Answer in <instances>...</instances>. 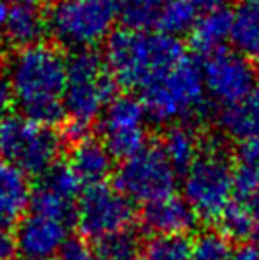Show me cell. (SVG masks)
Wrapping results in <instances>:
<instances>
[{
	"label": "cell",
	"mask_w": 259,
	"mask_h": 260,
	"mask_svg": "<svg viewBox=\"0 0 259 260\" xmlns=\"http://www.w3.org/2000/svg\"><path fill=\"white\" fill-rule=\"evenodd\" d=\"M66 66L68 58L43 43L13 53L6 76L20 115L50 127L63 122Z\"/></svg>",
	"instance_id": "1"
},
{
	"label": "cell",
	"mask_w": 259,
	"mask_h": 260,
	"mask_svg": "<svg viewBox=\"0 0 259 260\" xmlns=\"http://www.w3.org/2000/svg\"><path fill=\"white\" fill-rule=\"evenodd\" d=\"M185 57L178 38L158 30L119 28L105 45V60L116 83L142 90Z\"/></svg>",
	"instance_id": "2"
},
{
	"label": "cell",
	"mask_w": 259,
	"mask_h": 260,
	"mask_svg": "<svg viewBox=\"0 0 259 260\" xmlns=\"http://www.w3.org/2000/svg\"><path fill=\"white\" fill-rule=\"evenodd\" d=\"M116 83L105 57L94 50L75 52L66 66L64 112L69 120L66 137L73 144L87 137V131L101 119L116 98Z\"/></svg>",
	"instance_id": "3"
},
{
	"label": "cell",
	"mask_w": 259,
	"mask_h": 260,
	"mask_svg": "<svg viewBox=\"0 0 259 260\" xmlns=\"http://www.w3.org/2000/svg\"><path fill=\"white\" fill-rule=\"evenodd\" d=\"M148 117L160 124H187L199 117L206 106L200 64L185 55L176 66L140 90Z\"/></svg>",
	"instance_id": "4"
},
{
	"label": "cell",
	"mask_w": 259,
	"mask_h": 260,
	"mask_svg": "<svg viewBox=\"0 0 259 260\" xmlns=\"http://www.w3.org/2000/svg\"><path fill=\"white\" fill-rule=\"evenodd\" d=\"M236 195L235 163L217 142L203 145L200 154L185 170L183 199L197 218L220 219Z\"/></svg>",
	"instance_id": "5"
},
{
	"label": "cell",
	"mask_w": 259,
	"mask_h": 260,
	"mask_svg": "<svg viewBox=\"0 0 259 260\" xmlns=\"http://www.w3.org/2000/svg\"><path fill=\"white\" fill-rule=\"evenodd\" d=\"M118 21L119 0H63L46 14L48 34L73 53L107 43Z\"/></svg>",
	"instance_id": "6"
},
{
	"label": "cell",
	"mask_w": 259,
	"mask_h": 260,
	"mask_svg": "<svg viewBox=\"0 0 259 260\" xmlns=\"http://www.w3.org/2000/svg\"><path fill=\"white\" fill-rule=\"evenodd\" d=\"M64 138L55 127L43 126L23 115L0 117V159L25 175H38L59 163Z\"/></svg>",
	"instance_id": "7"
},
{
	"label": "cell",
	"mask_w": 259,
	"mask_h": 260,
	"mask_svg": "<svg viewBox=\"0 0 259 260\" xmlns=\"http://www.w3.org/2000/svg\"><path fill=\"white\" fill-rule=\"evenodd\" d=\"M116 188L131 204H153L176 195L178 170L167 159L160 145H148L140 152L123 161L116 172Z\"/></svg>",
	"instance_id": "8"
},
{
	"label": "cell",
	"mask_w": 259,
	"mask_h": 260,
	"mask_svg": "<svg viewBox=\"0 0 259 260\" xmlns=\"http://www.w3.org/2000/svg\"><path fill=\"white\" fill-rule=\"evenodd\" d=\"M133 221V204L107 184L91 186L76 200L75 223L83 239L101 241L108 236L130 230Z\"/></svg>",
	"instance_id": "9"
},
{
	"label": "cell",
	"mask_w": 259,
	"mask_h": 260,
	"mask_svg": "<svg viewBox=\"0 0 259 260\" xmlns=\"http://www.w3.org/2000/svg\"><path fill=\"white\" fill-rule=\"evenodd\" d=\"M148 112L140 98L116 96L100 119L101 142L114 159L126 161L148 147Z\"/></svg>",
	"instance_id": "10"
},
{
	"label": "cell",
	"mask_w": 259,
	"mask_h": 260,
	"mask_svg": "<svg viewBox=\"0 0 259 260\" xmlns=\"http://www.w3.org/2000/svg\"><path fill=\"white\" fill-rule=\"evenodd\" d=\"M200 71L208 98L215 100L222 108L240 103L259 82L250 58L229 48L206 55Z\"/></svg>",
	"instance_id": "11"
},
{
	"label": "cell",
	"mask_w": 259,
	"mask_h": 260,
	"mask_svg": "<svg viewBox=\"0 0 259 260\" xmlns=\"http://www.w3.org/2000/svg\"><path fill=\"white\" fill-rule=\"evenodd\" d=\"M68 232V223L31 212L14 230L16 251L21 260H52L69 239Z\"/></svg>",
	"instance_id": "12"
},
{
	"label": "cell",
	"mask_w": 259,
	"mask_h": 260,
	"mask_svg": "<svg viewBox=\"0 0 259 260\" xmlns=\"http://www.w3.org/2000/svg\"><path fill=\"white\" fill-rule=\"evenodd\" d=\"M7 2H9V14L0 36V43L9 48H16V52L39 45L45 32H48L46 14L43 13L39 0H7Z\"/></svg>",
	"instance_id": "13"
},
{
	"label": "cell",
	"mask_w": 259,
	"mask_h": 260,
	"mask_svg": "<svg viewBox=\"0 0 259 260\" xmlns=\"http://www.w3.org/2000/svg\"><path fill=\"white\" fill-rule=\"evenodd\" d=\"M197 216L187 200L178 195L165 197L142 209V225L155 237L187 236L197 223Z\"/></svg>",
	"instance_id": "14"
},
{
	"label": "cell",
	"mask_w": 259,
	"mask_h": 260,
	"mask_svg": "<svg viewBox=\"0 0 259 260\" xmlns=\"http://www.w3.org/2000/svg\"><path fill=\"white\" fill-rule=\"evenodd\" d=\"M32 184L16 167L0 159V229L13 230L31 206Z\"/></svg>",
	"instance_id": "15"
},
{
	"label": "cell",
	"mask_w": 259,
	"mask_h": 260,
	"mask_svg": "<svg viewBox=\"0 0 259 260\" xmlns=\"http://www.w3.org/2000/svg\"><path fill=\"white\" fill-rule=\"evenodd\" d=\"M68 165L80 184L91 188L105 184L110 177L114 170V157L101 140L85 137L73 144Z\"/></svg>",
	"instance_id": "16"
},
{
	"label": "cell",
	"mask_w": 259,
	"mask_h": 260,
	"mask_svg": "<svg viewBox=\"0 0 259 260\" xmlns=\"http://www.w3.org/2000/svg\"><path fill=\"white\" fill-rule=\"evenodd\" d=\"M218 126L238 142L259 140V82L240 103L222 108Z\"/></svg>",
	"instance_id": "17"
},
{
	"label": "cell",
	"mask_w": 259,
	"mask_h": 260,
	"mask_svg": "<svg viewBox=\"0 0 259 260\" xmlns=\"http://www.w3.org/2000/svg\"><path fill=\"white\" fill-rule=\"evenodd\" d=\"M190 39L194 48L204 57L225 48V43L231 41V11L200 13L190 32Z\"/></svg>",
	"instance_id": "18"
},
{
	"label": "cell",
	"mask_w": 259,
	"mask_h": 260,
	"mask_svg": "<svg viewBox=\"0 0 259 260\" xmlns=\"http://www.w3.org/2000/svg\"><path fill=\"white\" fill-rule=\"evenodd\" d=\"M231 43L245 57H259V0H240L231 11Z\"/></svg>",
	"instance_id": "19"
},
{
	"label": "cell",
	"mask_w": 259,
	"mask_h": 260,
	"mask_svg": "<svg viewBox=\"0 0 259 260\" xmlns=\"http://www.w3.org/2000/svg\"><path fill=\"white\" fill-rule=\"evenodd\" d=\"M176 170H187L203 151L199 135L190 124H174L165 131L160 144Z\"/></svg>",
	"instance_id": "20"
},
{
	"label": "cell",
	"mask_w": 259,
	"mask_h": 260,
	"mask_svg": "<svg viewBox=\"0 0 259 260\" xmlns=\"http://www.w3.org/2000/svg\"><path fill=\"white\" fill-rule=\"evenodd\" d=\"M28 209L32 214L46 216V218L59 219V221L71 225V221H75L76 200L38 181V184L32 188Z\"/></svg>",
	"instance_id": "21"
},
{
	"label": "cell",
	"mask_w": 259,
	"mask_h": 260,
	"mask_svg": "<svg viewBox=\"0 0 259 260\" xmlns=\"http://www.w3.org/2000/svg\"><path fill=\"white\" fill-rule=\"evenodd\" d=\"M199 16V9L192 0H167L156 21L155 30L178 38L181 34L192 32Z\"/></svg>",
	"instance_id": "22"
},
{
	"label": "cell",
	"mask_w": 259,
	"mask_h": 260,
	"mask_svg": "<svg viewBox=\"0 0 259 260\" xmlns=\"http://www.w3.org/2000/svg\"><path fill=\"white\" fill-rule=\"evenodd\" d=\"M167 0H119V21L125 28L155 30Z\"/></svg>",
	"instance_id": "23"
},
{
	"label": "cell",
	"mask_w": 259,
	"mask_h": 260,
	"mask_svg": "<svg viewBox=\"0 0 259 260\" xmlns=\"http://www.w3.org/2000/svg\"><path fill=\"white\" fill-rule=\"evenodd\" d=\"M236 195L245 197L259 186V140L242 142L235 163Z\"/></svg>",
	"instance_id": "24"
},
{
	"label": "cell",
	"mask_w": 259,
	"mask_h": 260,
	"mask_svg": "<svg viewBox=\"0 0 259 260\" xmlns=\"http://www.w3.org/2000/svg\"><path fill=\"white\" fill-rule=\"evenodd\" d=\"M94 248L98 260H144V244L131 230L105 237Z\"/></svg>",
	"instance_id": "25"
},
{
	"label": "cell",
	"mask_w": 259,
	"mask_h": 260,
	"mask_svg": "<svg viewBox=\"0 0 259 260\" xmlns=\"http://www.w3.org/2000/svg\"><path fill=\"white\" fill-rule=\"evenodd\" d=\"M144 260H194L187 236L153 237L144 246Z\"/></svg>",
	"instance_id": "26"
},
{
	"label": "cell",
	"mask_w": 259,
	"mask_h": 260,
	"mask_svg": "<svg viewBox=\"0 0 259 260\" xmlns=\"http://www.w3.org/2000/svg\"><path fill=\"white\" fill-rule=\"evenodd\" d=\"M233 244L225 234L208 230L192 241V255L194 260H231L233 258Z\"/></svg>",
	"instance_id": "27"
},
{
	"label": "cell",
	"mask_w": 259,
	"mask_h": 260,
	"mask_svg": "<svg viewBox=\"0 0 259 260\" xmlns=\"http://www.w3.org/2000/svg\"><path fill=\"white\" fill-rule=\"evenodd\" d=\"M220 221H222L224 234L229 237V239L245 241V239H250V236H252L249 214H247L245 207H243V204L240 202L238 199L233 200L231 206L225 209Z\"/></svg>",
	"instance_id": "28"
},
{
	"label": "cell",
	"mask_w": 259,
	"mask_h": 260,
	"mask_svg": "<svg viewBox=\"0 0 259 260\" xmlns=\"http://www.w3.org/2000/svg\"><path fill=\"white\" fill-rule=\"evenodd\" d=\"M59 260H98L96 248L83 237H69L61 248Z\"/></svg>",
	"instance_id": "29"
},
{
	"label": "cell",
	"mask_w": 259,
	"mask_h": 260,
	"mask_svg": "<svg viewBox=\"0 0 259 260\" xmlns=\"http://www.w3.org/2000/svg\"><path fill=\"white\" fill-rule=\"evenodd\" d=\"M235 199H238L240 202L243 204V207H245L247 214H249V219H250V230H252L250 239H254L256 244H259V186L256 189H252L249 195L235 197Z\"/></svg>",
	"instance_id": "30"
},
{
	"label": "cell",
	"mask_w": 259,
	"mask_h": 260,
	"mask_svg": "<svg viewBox=\"0 0 259 260\" xmlns=\"http://www.w3.org/2000/svg\"><path fill=\"white\" fill-rule=\"evenodd\" d=\"M18 255L16 241L11 230L0 229V260H14Z\"/></svg>",
	"instance_id": "31"
},
{
	"label": "cell",
	"mask_w": 259,
	"mask_h": 260,
	"mask_svg": "<svg viewBox=\"0 0 259 260\" xmlns=\"http://www.w3.org/2000/svg\"><path fill=\"white\" fill-rule=\"evenodd\" d=\"M231 260H259V244H242L238 250H235Z\"/></svg>",
	"instance_id": "32"
},
{
	"label": "cell",
	"mask_w": 259,
	"mask_h": 260,
	"mask_svg": "<svg viewBox=\"0 0 259 260\" xmlns=\"http://www.w3.org/2000/svg\"><path fill=\"white\" fill-rule=\"evenodd\" d=\"M13 103V92H11V85L7 82V76L0 73V115L6 112Z\"/></svg>",
	"instance_id": "33"
},
{
	"label": "cell",
	"mask_w": 259,
	"mask_h": 260,
	"mask_svg": "<svg viewBox=\"0 0 259 260\" xmlns=\"http://www.w3.org/2000/svg\"><path fill=\"white\" fill-rule=\"evenodd\" d=\"M192 2L195 4L199 13H210V11L227 9V6L233 0H192Z\"/></svg>",
	"instance_id": "34"
},
{
	"label": "cell",
	"mask_w": 259,
	"mask_h": 260,
	"mask_svg": "<svg viewBox=\"0 0 259 260\" xmlns=\"http://www.w3.org/2000/svg\"><path fill=\"white\" fill-rule=\"evenodd\" d=\"M7 14H9V2L7 0H0V36H2L4 27L7 23Z\"/></svg>",
	"instance_id": "35"
},
{
	"label": "cell",
	"mask_w": 259,
	"mask_h": 260,
	"mask_svg": "<svg viewBox=\"0 0 259 260\" xmlns=\"http://www.w3.org/2000/svg\"><path fill=\"white\" fill-rule=\"evenodd\" d=\"M53 2H55V4H57V2H63V0H53Z\"/></svg>",
	"instance_id": "36"
}]
</instances>
